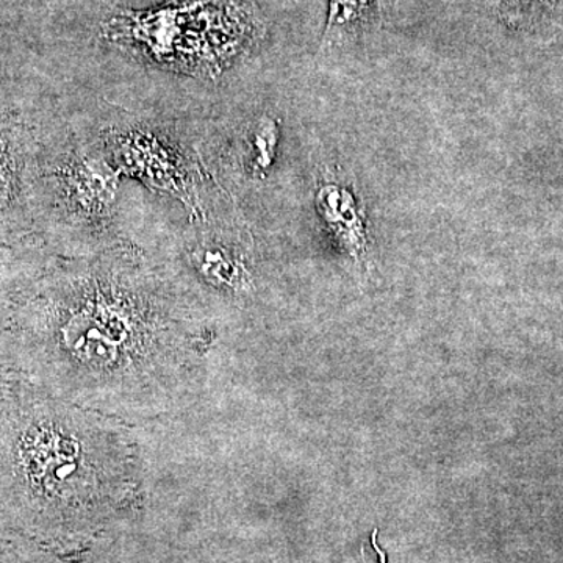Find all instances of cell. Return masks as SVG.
Returning a JSON list of instances; mask_svg holds the SVG:
<instances>
[{
    "instance_id": "obj_2",
    "label": "cell",
    "mask_w": 563,
    "mask_h": 563,
    "mask_svg": "<svg viewBox=\"0 0 563 563\" xmlns=\"http://www.w3.org/2000/svg\"><path fill=\"white\" fill-rule=\"evenodd\" d=\"M96 413L0 368V492L44 506L128 495L131 446Z\"/></svg>"
},
{
    "instance_id": "obj_6",
    "label": "cell",
    "mask_w": 563,
    "mask_h": 563,
    "mask_svg": "<svg viewBox=\"0 0 563 563\" xmlns=\"http://www.w3.org/2000/svg\"><path fill=\"white\" fill-rule=\"evenodd\" d=\"M190 263L199 277L217 290L239 291L247 284L246 266L231 246L203 239L190 251Z\"/></svg>"
},
{
    "instance_id": "obj_4",
    "label": "cell",
    "mask_w": 563,
    "mask_h": 563,
    "mask_svg": "<svg viewBox=\"0 0 563 563\" xmlns=\"http://www.w3.org/2000/svg\"><path fill=\"white\" fill-rule=\"evenodd\" d=\"M314 202L322 220L335 232L354 261L365 258V214L361 203L355 201L354 192L343 181L328 177L318 185Z\"/></svg>"
},
{
    "instance_id": "obj_5",
    "label": "cell",
    "mask_w": 563,
    "mask_h": 563,
    "mask_svg": "<svg viewBox=\"0 0 563 563\" xmlns=\"http://www.w3.org/2000/svg\"><path fill=\"white\" fill-rule=\"evenodd\" d=\"M390 0H329L321 49L358 43L379 32Z\"/></svg>"
},
{
    "instance_id": "obj_1",
    "label": "cell",
    "mask_w": 563,
    "mask_h": 563,
    "mask_svg": "<svg viewBox=\"0 0 563 563\" xmlns=\"http://www.w3.org/2000/svg\"><path fill=\"white\" fill-rule=\"evenodd\" d=\"M52 287L0 335V368L110 417H150L187 396L202 332L165 282L118 255L66 269Z\"/></svg>"
},
{
    "instance_id": "obj_3",
    "label": "cell",
    "mask_w": 563,
    "mask_h": 563,
    "mask_svg": "<svg viewBox=\"0 0 563 563\" xmlns=\"http://www.w3.org/2000/svg\"><path fill=\"white\" fill-rule=\"evenodd\" d=\"M120 169L99 155L74 157L65 169V192L70 210L84 221L109 217L117 201Z\"/></svg>"
},
{
    "instance_id": "obj_8",
    "label": "cell",
    "mask_w": 563,
    "mask_h": 563,
    "mask_svg": "<svg viewBox=\"0 0 563 563\" xmlns=\"http://www.w3.org/2000/svg\"><path fill=\"white\" fill-rule=\"evenodd\" d=\"M277 143V129L272 120H261L252 132V152H254V166L258 172L268 168L273 163L274 147Z\"/></svg>"
},
{
    "instance_id": "obj_7",
    "label": "cell",
    "mask_w": 563,
    "mask_h": 563,
    "mask_svg": "<svg viewBox=\"0 0 563 563\" xmlns=\"http://www.w3.org/2000/svg\"><path fill=\"white\" fill-rule=\"evenodd\" d=\"M493 13L514 29H540L563 21V0H487Z\"/></svg>"
}]
</instances>
